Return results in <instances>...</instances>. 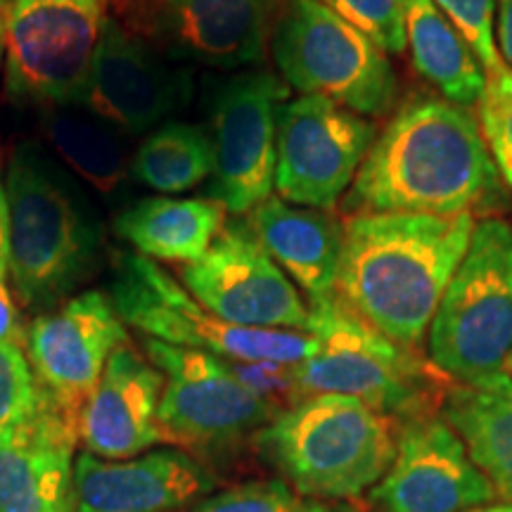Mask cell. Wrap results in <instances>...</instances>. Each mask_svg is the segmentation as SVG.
<instances>
[{"label":"cell","instance_id":"1","mask_svg":"<svg viewBox=\"0 0 512 512\" xmlns=\"http://www.w3.org/2000/svg\"><path fill=\"white\" fill-rule=\"evenodd\" d=\"M475 216L351 214L335 292L384 337L415 349L470 247Z\"/></svg>","mask_w":512,"mask_h":512},{"label":"cell","instance_id":"2","mask_svg":"<svg viewBox=\"0 0 512 512\" xmlns=\"http://www.w3.org/2000/svg\"><path fill=\"white\" fill-rule=\"evenodd\" d=\"M496 188V164L465 107L420 98L384 126L344 197L351 214L456 216Z\"/></svg>","mask_w":512,"mask_h":512},{"label":"cell","instance_id":"3","mask_svg":"<svg viewBox=\"0 0 512 512\" xmlns=\"http://www.w3.org/2000/svg\"><path fill=\"white\" fill-rule=\"evenodd\" d=\"M5 195L12 285L29 309H53L98 264V216L72 178L41 147L29 143L19 145L10 159Z\"/></svg>","mask_w":512,"mask_h":512},{"label":"cell","instance_id":"4","mask_svg":"<svg viewBox=\"0 0 512 512\" xmlns=\"http://www.w3.org/2000/svg\"><path fill=\"white\" fill-rule=\"evenodd\" d=\"M394 420L339 394L306 396L256 434L261 456L299 494L347 503L387 475L396 456Z\"/></svg>","mask_w":512,"mask_h":512},{"label":"cell","instance_id":"5","mask_svg":"<svg viewBox=\"0 0 512 512\" xmlns=\"http://www.w3.org/2000/svg\"><path fill=\"white\" fill-rule=\"evenodd\" d=\"M306 332L316 354L294 366L299 392L339 394L363 401L387 418L425 415L434 399L444 401L446 375L356 316L335 294L309 302Z\"/></svg>","mask_w":512,"mask_h":512},{"label":"cell","instance_id":"6","mask_svg":"<svg viewBox=\"0 0 512 512\" xmlns=\"http://www.w3.org/2000/svg\"><path fill=\"white\" fill-rule=\"evenodd\" d=\"M512 228L475 223L470 247L430 325V361L458 384H486L510 373Z\"/></svg>","mask_w":512,"mask_h":512},{"label":"cell","instance_id":"7","mask_svg":"<svg viewBox=\"0 0 512 512\" xmlns=\"http://www.w3.org/2000/svg\"><path fill=\"white\" fill-rule=\"evenodd\" d=\"M114 309L145 337L197 349L228 361H271L297 366L316 354V337L302 330L242 328L204 309L188 290L138 252H121L110 287Z\"/></svg>","mask_w":512,"mask_h":512},{"label":"cell","instance_id":"8","mask_svg":"<svg viewBox=\"0 0 512 512\" xmlns=\"http://www.w3.org/2000/svg\"><path fill=\"white\" fill-rule=\"evenodd\" d=\"M280 74L302 95H320L358 117H380L396 100L387 53L318 0H287L273 29Z\"/></svg>","mask_w":512,"mask_h":512},{"label":"cell","instance_id":"9","mask_svg":"<svg viewBox=\"0 0 512 512\" xmlns=\"http://www.w3.org/2000/svg\"><path fill=\"white\" fill-rule=\"evenodd\" d=\"M110 0H10L5 83L15 100L81 102Z\"/></svg>","mask_w":512,"mask_h":512},{"label":"cell","instance_id":"10","mask_svg":"<svg viewBox=\"0 0 512 512\" xmlns=\"http://www.w3.org/2000/svg\"><path fill=\"white\" fill-rule=\"evenodd\" d=\"M145 351L166 377L157 422L169 444L223 446L259 434L283 413V408L245 387L226 358L171 347L150 337L145 339Z\"/></svg>","mask_w":512,"mask_h":512},{"label":"cell","instance_id":"11","mask_svg":"<svg viewBox=\"0 0 512 512\" xmlns=\"http://www.w3.org/2000/svg\"><path fill=\"white\" fill-rule=\"evenodd\" d=\"M375 143L366 117L320 95L285 102L275 133V190L280 200L328 211L354 183Z\"/></svg>","mask_w":512,"mask_h":512},{"label":"cell","instance_id":"12","mask_svg":"<svg viewBox=\"0 0 512 512\" xmlns=\"http://www.w3.org/2000/svg\"><path fill=\"white\" fill-rule=\"evenodd\" d=\"M287 88L271 72H245L221 81L211 98L209 200L245 214L275 188V133Z\"/></svg>","mask_w":512,"mask_h":512},{"label":"cell","instance_id":"13","mask_svg":"<svg viewBox=\"0 0 512 512\" xmlns=\"http://www.w3.org/2000/svg\"><path fill=\"white\" fill-rule=\"evenodd\" d=\"M181 278L192 297L226 323L306 332L309 306L249 223H226L202 259L181 266Z\"/></svg>","mask_w":512,"mask_h":512},{"label":"cell","instance_id":"14","mask_svg":"<svg viewBox=\"0 0 512 512\" xmlns=\"http://www.w3.org/2000/svg\"><path fill=\"white\" fill-rule=\"evenodd\" d=\"M128 344L112 299L88 290L38 316L27 330V356L43 394L79 425L107 361Z\"/></svg>","mask_w":512,"mask_h":512},{"label":"cell","instance_id":"15","mask_svg":"<svg viewBox=\"0 0 512 512\" xmlns=\"http://www.w3.org/2000/svg\"><path fill=\"white\" fill-rule=\"evenodd\" d=\"M496 498L458 434L430 413L401 422L392 465L370 489L377 512H465Z\"/></svg>","mask_w":512,"mask_h":512},{"label":"cell","instance_id":"16","mask_svg":"<svg viewBox=\"0 0 512 512\" xmlns=\"http://www.w3.org/2000/svg\"><path fill=\"white\" fill-rule=\"evenodd\" d=\"M192 95V76L169 67L155 50L107 19L91 76L79 105L124 136L150 131L183 110Z\"/></svg>","mask_w":512,"mask_h":512},{"label":"cell","instance_id":"17","mask_svg":"<svg viewBox=\"0 0 512 512\" xmlns=\"http://www.w3.org/2000/svg\"><path fill=\"white\" fill-rule=\"evenodd\" d=\"M216 477L181 448L128 460L83 451L74 463V512H178L214 494Z\"/></svg>","mask_w":512,"mask_h":512},{"label":"cell","instance_id":"18","mask_svg":"<svg viewBox=\"0 0 512 512\" xmlns=\"http://www.w3.org/2000/svg\"><path fill=\"white\" fill-rule=\"evenodd\" d=\"M287 0H164L157 34L166 53L207 67L261 62Z\"/></svg>","mask_w":512,"mask_h":512},{"label":"cell","instance_id":"19","mask_svg":"<svg viewBox=\"0 0 512 512\" xmlns=\"http://www.w3.org/2000/svg\"><path fill=\"white\" fill-rule=\"evenodd\" d=\"M162 392V370L128 344L114 351L79 418V441L86 453L128 460L164 441L157 422Z\"/></svg>","mask_w":512,"mask_h":512},{"label":"cell","instance_id":"20","mask_svg":"<svg viewBox=\"0 0 512 512\" xmlns=\"http://www.w3.org/2000/svg\"><path fill=\"white\" fill-rule=\"evenodd\" d=\"M79 425L46 396L27 425L0 434V512H74Z\"/></svg>","mask_w":512,"mask_h":512},{"label":"cell","instance_id":"21","mask_svg":"<svg viewBox=\"0 0 512 512\" xmlns=\"http://www.w3.org/2000/svg\"><path fill=\"white\" fill-rule=\"evenodd\" d=\"M249 228L309 302L335 294L344 226L323 209L268 197L249 211Z\"/></svg>","mask_w":512,"mask_h":512},{"label":"cell","instance_id":"22","mask_svg":"<svg viewBox=\"0 0 512 512\" xmlns=\"http://www.w3.org/2000/svg\"><path fill=\"white\" fill-rule=\"evenodd\" d=\"M441 415L503 501H512V377L451 384Z\"/></svg>","mask_w":512,"mask_h":512},{"label":"cell","instance_id":"23","mask_svg":"<svg viewBox=\"0 0 512 512\" xmlns=\"http://www.w3.org/2000/svg\"><path fill=\"white\" fill-rule=\"evenodd\" d=\"M226 226V207L214 200L147 197L114 221L119 238L147 259L192 264L202 259Z\"/></svg>","mask_w":512,"mask_h":512},{"label":"cell","instance_id":"24","mask_svg":"<svg viewBox=\"0 0 512 512\" xmlns=\"http://www.w3.org/2000/svg\"><path fill=\"white\" fill-rule=\"evenodd\" d=\"M408 48L415 69L458 107L479 105L486 91L484 64L432 0H408Z\"/></svg>","mask_w":512,"mask_h":512},{"label":"cell","instance_id":"25","mask_svg":"<svg viewBox=\"0 0 512 512\" xmlns=\"http://www.w3.org/2000/svg\"><path fill=\"white\" fill-rule=\"evenodd\" d=\"M43 133L62 162L102 195H112L131 174L124 133L88 110L55 107L43 117Z\"/></svg>","mask_w":512,"mask_h":512},{"label":"cell","instance_id":"26","mask_svg":"<svg viewBox=\"0 0 512 512\" xmlns=\"http://www.w3.org/2000/svg\"><path fill=\"white\" fill-rule=\"evenodd\" d=\"M214 169V147L209 131L171 121L152 131L131 159L138 183L159 192H185L207 181Z\"/></svg>","mask_w":512,"mask_h":512},{"label":"cell","instance_id":"27","mask_svg":"<svg viewBox=\"0 0 512 512\" xmlns=\"http://www.w3.org/2000/svg\"><path fill=\"white\" fill-rule=\"evenodd\" d=\"M190 512H356L347 503L316 501L299 494L285 479H254L214 491Z\"/></svg>","mask_w":512,"mask_h":512},{"label":"cell","instance_id":"28","mask_svg":"<svg viewBox=\"0 0 512 512\" xmlns=\"http://www.w3.org/2000/svg\"><path fill=\"white\" fill-rule=\"evenodd\" d=\"M46 403L24 347L0 342V434L27 425Z\"/></svg>","mask_w":512,"mask_h":512},{"label":"cell","instance_id":"29","mask_svg":"<svg viewBox=\"0 0 512 512\" xmlns=\"http://www.w3.org/2000/svg\"><path fill=\"white\" fill-rule=\"evenodd\" d=\"M366 34L382 53L399 55L408 48V0H318Z\"/></svg>","mask_w":512,"mask_h":512},{"label":"cell","instance_id":"30","mask_svg":"<svg viewBox=\"0 0 512 512\" xmlns=\"http://www.w3.org/2000/svg\"><path fill=\"white\" fill-rule=\"evenodd\" d=\"M479 131L496 169L512 188V69L489 74L479 100Z\"/></svg>","mask_w":512,"mask_h":512},{"label":"cell","instance_id":"31","mask_svg":"<svg viewBox=\"0 0 512 512\" xmlns=\"http://www.w3.org/2000/svg\"><path fill=\"white\" fill-rule=\"evenodd\" d=\"M432 3L460 31L467 46L475 50L486 72L496 74L505 69L494 31L496 0H432Z\"/></svg>","mask_w":512,"mask_h":512},{"label":"cell","instance_id":"32","mask_svg":"<svg viewBox=\"0 0 512 512\" xmlns=\"http://www.w3.org/2000/svg\"><path fill=\"white\" fill-rule=\"evenodd\" d=\"M8 266H0V342H10L24 347L27 342V330L22 328L15 299H12L8 285Z\"/></svg>","mask_w":512,"mask_h":512},{"label":"cell","instance_id":"33","mask_svg":"<svg viewBox=\"0 0 512 512\" xmlns=\"http://www.w3.org/2000/svg\"><path fill=\"white\" fill-rule=\"evenodd\" d=\"M498 53H501L503 64L512 67V0H498Z\"/></svg>","mask_w":512,"mask_h":512},{"label":"cell","instance_id":"34","mask_svg":"<svg viewBox=\"0 0 512 512\" xmlns=\"http://www.w3.org/2000/svg\"><path fill=\"white\" fill-rule=\"evenodd\" d=\"M10 259V211L5 185L0 183V266H8Z\"/></svg>","mask_w":512,"mask_h":512},{"label":"cell","instance_id":"35","mask_svg":"<svg viewBox=\"0 0 512 512\" xmlns=\"http://www.w3.org/2000/svg\"><path fill=\"white\" fill-rule=\"evenodd\" d=\"M8 3L10 0H0V64L5 57V24H8Z\"/></svg>","mask_w":512,"mask_h":512},{"label":"cell","instance_id":"36","mask_svg":"<svg viewBox=\"0 0 512 512\" xmlns=\"http://www.w3.org/2000/svg\"><path fill=\"white\" fill-rule=\"evenodd\" d=\"M465 512H512V501H494V503L479 505V508H472Z\"/></svg>","mask_w":512,"mask_h":512},{"label":"cell","instance_id":"37","mask_svg":"<svg viewBox=\"0 0 512 512\" xmlns=\"http://www.w3.org/2000/svg\"><path fill=\"white\" fill-rule=\"evenodd\" d=\"M510 373H512V358H510Z\"/></svg>","mask_w":512,"mask_h":512}]
</instances>
